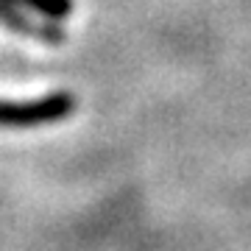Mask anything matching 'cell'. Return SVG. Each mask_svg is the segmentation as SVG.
Returning <instances> with one entry per match:
<instances>
[{
  "mask_svg": "<svg viewBox=\"0 0 251 251\" xmlns=\"http://www.w3.org/2000/svg\"><path fill=\"white\" fill-rule=\"evenodd\" d=\"M9 3H14L25 11H34L45 20H53V23L67 20L73 14V6H75L73 0H9Z\"/></svg>",
  "mask_w": 251,
  "mask_h": 251,
  "instance_id": "cell-3",
  "label": "cell"
},
{
  "mask_svg": "<svg viewBox=\"0 0 251 251\" xmlns=\"http://www.w3.org/2000/svg\"><path fill=\"white\" fill-rule=\"evenodd\" d=\"M75 112V95L67 90L48 92L34 100H0V128L50 126Z\"/></svg>",
  "mask_w": 251,
  "mask_h": 251,
  "instance_id": "cell-1",
  "label": "cell"
},
{
  "mask_svg": "<svg viewBox=\"0 0 251 251\" xmlns=\"http://www.w3.org/2000/svg\"><path fill=\"white\" fill-rule=\"evenodd\" d=\"M0 23L14 34H23L28 39L45 42V45H64L67 42V34H64V28L59 23L45 17H34L25 9L9 3V0H0Z\"/></svg>",
  "mask_w": 251,
  "mask_h": 251,
  "instance_id": "cell-2",
  "label": "cell"
}]
</instances>
